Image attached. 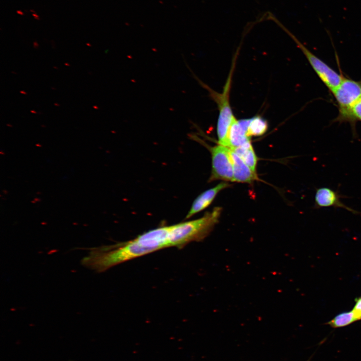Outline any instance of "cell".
<instances>
[{
  "label": "cell",
  "mask_w": 361,
  "mask_h": 361,
  "mask_svg": "<svg viewBox=\"0 0 361 361\" xmlns=\"http://www.w3.org/2000/svg\"><path fill=\"white\" fill-rule=\"evenodd\" d=\"M221 211L220 207H215L201 218L169 226L168 247L181 248L190 242L204 239L218 222Z\"/></svg>",
  "instance_id": "cell-2"
},
{
  "label": "cell",
  "mask_w": 361,
  "mask_h": 361,
  "mask_svg": "<svg viewBox=\"0 0 361 361\" xmlns=\"http://www.w3.org/2000/svg\"><path fill=\"white\" fill-rule=\"evenodd\" d=\"M250 118L237 120L232 123L229 133V148L234 149L250 142L247 135Z\"/></svg>",
  "instance_id": "cell-8"
},
{
  "label": "cell",
  "mask_w": 361,
  "mask_h": 361,
  "mask_svg": "<svg viewBox=\"0 0 361 361\" xmlns=\"http://www.w3.org/2000/svg\"><path fill=\"white\" fill-rule=\"evenodd\" d=\"M255 172H256L257 157L251 142L231 149Z\"/></svg>",
  "instance_id": "cell-11"
},
{
  "label": "cell",
  "mask_w": 361,
  "mask_h": 361,
  "mask_svg": "<svg viewBox=\"0 0 361 361\" xmlns=\"http://www.w3.org/2000/svg\"><path fill=\"white\" fill-rule=\"evenodd\" d=\"M35 18V19L37 20H40V19L39 18Z\"/></svg>",
  "instance_id": "cell-19"
},
{
  "label": "cell",
  "mask_w": 361,
  "mask_h": 361,
  "mask_svg": "<svg viewBox=\"0 0 361 361\" xmlns=\"http://www.w3.org/2000/svg\"><path fill=\"white\" fill-rule=\"evenodd\" d=\"M152 253L135 239L114 245L92 248L81 260L82 264L101 273L115 265Z\"/></svg>",
  "instance_id": "cell-1"
},
{
  "label": "cell",
  "mask_w": 361,
  "mask_h": 361,
  "mask_svg": "<svg viewBox=\"0 0 361 361\" xmlns=\"http://www.w3.org/2000/svg\"><path fill=\"white\" fill-rule=\"evenodd\" d=\"M357 121H361V98L354 104L350 109L348 122L351 126L353 134L356 133L355 124Z\"/></svg>",
  "instance_id": "cell-14"
},
{
  "label": "cell",
  "mask_w": 361,
  "mask_h": 361,
  "mask_svg": "<svg viewBox=\"0 0 361 361\" xmlns=\"http://www.w3.org/2000/svg\"><path fill=\"white\" fill-rule=\"evenodd\" d=\"M352 310L340 313L326 323L333 328H339L348 325L356 321Z\"/></svg>",
  "instance_id": "cell-13"
},
{
  "label": "cell",
  "mask_w": 361,
  "mask_h": 361,
  "mask_svg": "<svg viewBox=\"0 0 361 361\" xmlns=\"http://www.w3.org/2000/svg\"><path fill=\"white\" fill-rule=\"evenodd\" d=\"M16 12H17V13L18 14H19V15H22V16L24 15V12H23L22 11H20V10H17V11H16Z\"/></svg>",
  "instance_id": "cell-16"
},
{
  "label": "cell",
  "mask_w": 361,
  "mask_h": 361,
  "mask_svg": "<svg viewBox=\"0 0 361 361\" xmlns=\"http://www.w3.org/2000/svg\"><path fill=\"white\" fill-rule=\"evenodd\" d=\"M344 198L337 191L327 187H321L316 190L314 197V208L320 209L327 207L342 208L353 214H359V212L347 206L341 201Z\"/></svg>",
  "instance_id": "cell-7"
},
{
  "label": "cell",
  "mask_w": 361,
  "mask_h": 361,
  "mask_svg": "<svg viewBox=\"0 0 361 361\" xmlns=\"http://www.w3.org/2000/svg\"><path fill=\"white\" fill-rule=\"evenodd\" d=\"M331 93L337 102L339 112L335 121L348 122L351 108L361 98V81L343 76L340 84Z\"/></svg>",
  "instance_id": "cell-4"
},
{
  "label": "cell",
  "mask_w": 361,
  "mask_h": 361,
  "mask_svg": "<svg viewBox=\"0 0 361 361\" xmlns=\"http://www.w3.org/2000/svg\"><path fill=\"white\" fill-rule=\"evenodd\" d=\"M282 28L288 33L302 51L310 65L320 79L328 88L330 92L335 89L341 83L343 76L339 74L311 52L288 30L282 26Z\"/></svg>",
  "instance_id": "cell-5"
},
{
  "label": "cell",
  "mask_w": 361,
  "mask_h": 361,
  "mask_svg": "<svg viewBox=\"0 0 361 361\" xmlns=\"http://www.w3.org/2000/svg\"><path fill=\"white\" fill-rule=\"evenodd\" d=\"M353 313L354 317L356 321L361 319V296L356 298L355 304L351 310Z\"/></svg>",
  "instance_id": "cell-15"
},
{
  "label": "cell",
  "mask_w": 361,
  "mask_h": 361,
  "mask_svg": "<svg viewBox=\"0 0 361 361\" xmlns=\"http://www.w3.org/2000/svg\"><path fill=\"white\" fill-rule=\"evenodd\" d=\"M267 121L260 116H255L250 118V121L247 131V135L259 136L264 134L268 129Z\"/></svg>",
  "instance_id": "cell-12"
},
{
  "label": "cell",
  "mask_w": 361,
  "mask_h": 361,
  "mask_svg": "<svg viewBox=\"0 0 361 361\" xmlns=\"http://www.w3.org/2000/svg\"><path fill=\"white\" fill-rule=\"evenodd\" d=\"M234 63L230 70L228 79L221 93L212 90L206 84L200 81V84L206 88L211 97L217 104L219 116L217 125V132L219 144L229 148V133L231 125L236 117L233 114L229 100V94L232 78L234 68Z\"/></svg>",
  "instance_id": "cell-3"
},
{
  "label": "cell",
  "mask_w": 361,
  "mask_h": 361,
  "mask_svg": "<svg viewBox=\"0 0 361 361\" xmlns=\"http://www.w3.org/2000/svg\"><path fill=\"white\" fill-rule=\"evenodd\" d=\"M231 155L233 167L234 182L251 184L258 179L256 172L252 171L231 149Z\"/></svg>",
  "instance_id": "cell-10"
},
{
  "label": "cell",
  "mask_w": 361,
  "mask_h": 361,
  "mask_svg": "<svg viewBox=\"0 0 361 361\" xmlns=\"http://www.w3.org/2000/svg\"><path fill=\"white\" fill-rule=\"evenodd\" d=\"M32 15L34 18H39V16L37 14H33Z\"/></svg>",
  "instance_id": "cell-17"
},
{
  "label": "cell",
  "mask_w": 361,
  "mask_h": 361,
  "mask_svg": "<svg viewBox=\"0 0 361 361\" xmlns=\"http://www.w3.org/2000/svg\"><path fill=\"white\" fill-rule=\"evenodd\" d=\"M230 186L226 182H222L217 186L209 189L200 194L194 201L186 219H189L195 214L208 207L213 201L217 195L222 190Z\"/></svg>",
  "instance_id": "cell-9"
},
{
  "label": "cell",
  "mask_w": 361,
  "mask_h": 361,
  "mask_svg": "<svg viewBox=\"0 0 361 361\" xmlns=\"http://www.w3.org/2000/svg\"><path fill=\"white\" fill-rule=\"evenodd\" d=\"M212 172L209 182L216 180L234 182L233 167L230 148L218 144L210 148Z\"/></svg>",
  "instance_id": "cell-6"
},
{
  "label": "cell",
  "mask_w": 361,
  "mask_h": 361,
  "mask_svg": "<svg viewBox=\"0 0 361 361\" xmlns=\"http://www.w3.org/2000/svg\"><path fill=\"white\" fill-rule=\"evenodd\" d=\"M30 12H33V13H34V14H36V12H35V11H34V10H31H31H30Z\"/></svg>",
  "instance_id": "cell-18"
}]
</instances>
